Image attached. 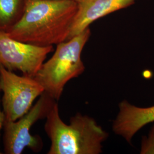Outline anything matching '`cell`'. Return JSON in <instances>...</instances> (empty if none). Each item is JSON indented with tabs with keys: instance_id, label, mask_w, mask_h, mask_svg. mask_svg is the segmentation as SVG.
Wrapping results in <instances>:
<instances>
[{
	"instance_id": "6da1fadb",
	"label": "cell",
	"mask_w": 154,
	"mask_h": 154,
	"mask_svg": "<svg viewBox=\"0 0 154 154\" xmlns=\"http://www.w3.org/2000/svg\"><path fill=\"white\" fill-rule=\"evenodd\" d=\"M78 3L70 0H28L21 19L6 34L38 46H50L67 40Z\"/></svg>"
},
{
	"instance_id": "7a4b0ae2",
	"label": "cell",
	"mask_w": 154,
	"mask_h": 154,
	"mask_svg": "<svg viewBox=\"0 0 154 154\" xmlns=\"http://www.w3.org/2000/svg\"><path fill=\"white\" fill-rule=\"evenodd\" d=\"M45 131L51 141L48 154H99L109 134L93 118L80 113L67 125L55 102L46 116Z\"/></svg>"
},
{
	"instance_id": "3957f363",
	"label": "cell",
	"mask_w": 154,
	"mask_h": 154,
	"mask_svg": "<svg viewBox=\"0 0 154 154\" xmlns=\"http://www.w3.org/2000/svg\"><path fill=\"white\" fill-rule=\"evenodd\" d=\"M90 35V29L88 28L57 45L54 54L42 64L33 77L42 86L45 93L56 101L60 99L67 83L85 71L81 54Z\"/></svg>"
},
{
	"instance_id": "277c9868",
	"label": "cell",
	"mask_w": 154,
	"mask_h": 154,
	"mask_svg": "<svg viewBox=\"0 0 154 154\" xmlns=\"http://www.w3.org/2000/svg\"><path fill=\"white\" fill-rule=\"evenodd\" d=\"M55 102V100L44 92L37 103L21 118L16 121L4 120L3 139L6 154H21L26 147L34 152L41 149V139L32 135L30 129L36 122L46 118Z\"/></svg>"
},
{
	"instance_id": "5b68a950",
	"label": "cell",
	"mask_w": 154,
	"mask_h": 154,
	"mask_svg": "<svg viewBox=\"0 0 154 154\" xmlns=\"http://www.w3.org/2000/svg\"><path fill=\"white\" fill-rule=\"evenodd\" d=\"M0 85L5 119L16 121L32 107L33 102L44 92L34 78L19 76L0 64Z\"/></svg>"
},
{
	"instance_id": "8992f818",
	"label": "cell",
	"mask_w": 154,
	"mask_h": 154,
	"mask_svg": "<svg viewBox=\"0 0 154 154\" xmlns=\"http://www.w3.org/2000/svg\"><path fill=\"white\" fill-rule=\"evenodd\" d=\"M53 50V46L29 44L0 33V64L11 72L20 71L33 78Z\"/></svg>"
},
{
	"instance_id": "52a82bcc",
	"label": "cell",
	"mask_w": 154,
	"mask_h": 154,
	"mask_svg": "<svg viewBox=\"0 0 154 154\" xmlns=\"http://www.w3.org/2000/svg\"><path fill=\"white\" fill-rule=\"evenodd\" d=\"M135 0H81L68 39L82 33L96 20L132 5Z\"/></svg>"
},
{
	"instance_id": "ba28073f",
	"label": "cell",
	"mask_w": 154,
	"mask_h": 154,
	"mask_svg": "<svg viewBox=\"0 0 154 154\" xmlns=\"http://www.w3.org/2000/svg\"><path fill=\"white\" fill-rule=\"evenodd\" d=\"M153 122L154 105L140 107L124 100L119 104V112L113 122L112 131L130 143L142 128Z\"/></svg>"
},
{
	"instance_id": "9c48e42d",
	"label": "cell",
	"mask_w": 154,
	"mask_h": 154,
	"mask_svg": "<svg viewBox=\"0 0 154 154\" xmlns=\"http://www.w3.org/2000/svg\"><path fill=\"white\" fill-rule=\"evenodd\" d=\"M28 0H0V33H8L21 19Z\"/></svg>"
},
{
	"instance_id": "30bf717a",
	"label": "cell",
	"mask_w": 154,
	"mask_h": 154,
	"mask_svg": "<svg viewBox=\"0 0 154 154\" xmlns=\"http://www.w3.org/2000/svg\"><path fill=\"white\" fill-rule=\"evenodd\" d=\"M140 153L154 154V125L149 132V135L146 138H143Z\"/></svg>"
},
{
	"instance_id": "8fae6325",
	"label": "cell",
	"mask_w": 154,
	"mask_h": 154,
	"mask_svg": "<svg viewBox=\"0 0 154 154\" xmlns=\"http://www.w3.org/2000/svg\"><path fill=\"white\" fill-rule=\"evenodd\" d=\"M1 85H0V92H1ZM4 120H5L4 114L3 111H1V109H0V133H1V129L3 128ZM0 154H1V152H0Z\"/></svg>"
},
{
	"instance_id": "7c38bea8",
	"label": "cell",
	"mask_w": 154,
	"mask_h": 154,
	"mask_svg": "<svg viewBox=\"0 0 154 154\" xmlns=\"http://www.w3.org/2000/svg\"><path fill=\"white\" fill-rule=\"evenodd\" d=\"M70 1H75V2H79L81 0H70Z\"/></svg>"
}]
</instances>
